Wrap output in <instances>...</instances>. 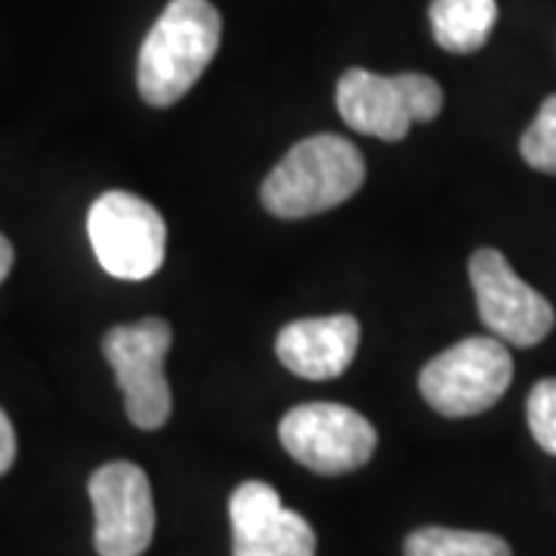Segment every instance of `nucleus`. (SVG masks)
<instances>
[{
    "label": "nucleus",
    "instance_id": "nucleus-1",
    "mask_svg": "<svg viewBox=\"0 0 556 556\" xmlns=\"http://www.w3.org/2000/svg\"><path fill=\"white\" fill-rule=\"evenodd\" d=\"M219 38L223 20L214 3L170 0L139 50V97L155 109L182 100L217 56Z\"/></svg>",
    "mask_w": 556,
    "mask_h": 556
},
{
    "label": "nucleus",
    "instance_id": "nucleus-2",
    "mask_svg": "<svg viewBox=\"0 0 556 556\" xmlns=\"http://www.w3.org/2000/svg\"><path fill=\"white\" fill-rule=\"evenodd\" d=\"M365 182V159L350 139L316 134L278 161L260 189L263 207L278 219H306L353 199Z\"/></svg>",
    "mask_w": 556,
    "mask_h": 556
},
{
    "label": "nucleus",
    "instance_id": "nucleus-3",
    "mask_svg": "<svg viewBox=\"0 0 556 556\" xmlns=\"http://www.w3.org/2000/svg\"><path fill=\"white\" fill-rule=\"evenodd\" d=\"M442 87L417 72L383 78L368 68H350L338 80V112L356 134L399 142L415 121H433L442 112Z\"/></svg>",
    "mask_w": 556,
    "mask_h": 556
},
{
    "label": "nucleus",
    "instance_id": "nucleus-4",
    "mask_svg": "<svg viewBox=\"0 0 556 556\" xmlns=\"http://www.w3.org/2000/svg\"><path fill=\"white\" fill-rule=\"evenodd\" d=\"M174 343V328L164 318L115 325L102 338V356L112 365L124 393V408L139 430H159L174 412L164 358Z\"/></svg>",
    "mask_w": 556,
    "mask_h": 556
},
{
    "label": "nucleus",
    "instance_id": "nucleus-5",
    "mask_svg": "<svg viewBox=\"0 0 556 556\" xmlns=\"http://www.w3.org/2000/svg\"><path fill=\"white\" fill-rule=\"evenodd\" d=\"M514 380V358L504 340L467 338L430 358L420 371L427 405L445 417H473L489 412Z\"/></svg>",
    "mask_w": 556,
    "mask_h": 556
},
{
    "label": "nucleus",
    "instance_id": "nucleus-6",
    "mask_svg": "<svg viewBox=\"0 0 556 556\" xmlns=\"http://www.w3.org/2000/svg\"><path fill=\"white\" fill-rule=\"evenodd\" d=\"M87 236L109 276L142 281L155 276L167 251V223L134 192H105L87 214Z\"/></svg>",
    "mask_w": 556,
    "mask_h": 556
},
{
    "label": "nucleus",
    "instance_id": "nucleus-7",
    "mask_svg": "<svg viewBox=\"0 0 556 556\" xmlns=\"http://www.w3.org/2000/svg\"><path fill=\"white\" fill-rule=\"evenodd\" d=\"M278 439L298 464L321 477L353 473L378 448V433L368 417L334 402H306L291 408L278 424Z\"/></svg>",
    "mask_w": 556,
    "mask_h": 556
},
{
    "label": "nucleus",
    "instance_id": "nucleus-8",
    "mask_svg": "<svg viewBox=\"0 0 556 556\" xmlns=\"http://www.w3.org/2000/svg\"><path fill=\"white\" fill-rule=\"evenodd\" d=\"M470 281L477 309L492 338L510 346H535L554 328V306L532 285L510 269L507 257L495 248H482L470 257Z\"/></svg>",
    "mask_w": 556,
    "mask_h": 556
},
{
    "label": "nucleus",
    "instance_id": "nucleus-9",
    "mask_svg": "<svg viewBox=\"0 0 556 556\" xmlns=\"http://www.w3.org/2000/svg\"><path fill=\"white\" fill-rule=\"evenodd\" d=\"M97 514L93 544L100 556H142L155 535V501L149 477L130 460H112L87 482Z\"/></svg>",
    "mask_w": 556,
    "mask_h": 556
},
{
    "label": "nucleus",
    "instance_id": "nucleus-10",
    "mask_svg": "<svg viewBox=\"0 0 556 556\" xmlns=\"http://www.w3.org/2000/svg\"><path fill=\"white\" fill-rule=\"evenodd\" d=\"M232 554L236 556H316V532L288 510L269 482H241L229 497Z\"/></svg>",
    "mask_w": 556,
    "mask_h": 556
},
{
    "label": "nucleus",
    "instance_id": "nucleus-11",
    "mask_svg": "<svg viewBox=\"0 0 556 556\" xmlns=\"http://www.w3.org/2000/svg\"><path fill=\"white\" fill-rule=\"evenodd\" d=\"M362 328L356 316L300 318L278 331L276 356L303 380L340 378L356 358Z\"/></svg>",
    "mask_w": 556,
    "mask_h": 556
},
{
    "label": "nucleus",
    "instance_id": "nucleus-12",
    "mask_svg": "<svg viewBox=\"0 0 556 556\" xmlns=\"http://www.w3.org/2000/svg\"><path fill=\"white\" fill-rule=\"evenodd\" d=\"M497 22L495 0H433L430 25L442 50L467 56L485 47Z\"/></svg>",
    "mask_w": 556,
    "mask_h": 556
},
{
    "label": "nucleus",
    "instance_id": "nucleus-13",
    "mask_svg": "<svg viewBox=\"0 0 556 556\" xmlns=\"http://www.w3.org/2000/svg\"><path fill=\"white\" fill-rule=\"evenodd\" d=\"M405 556H514L504 538L427 526L405 538Z\"/></svg>",
    "mask_w": 556,
    "mask_h": 556
},
{
    "label": "nucleus",
    "instance_id": "nucleus-14",
    "mask_svg": "<svg viewBox=\"0 0 556 556\" xmlns=\"http://www.w3.org/2000/svg\"><path fill=\"white\" fill-rule=\"evenodd\" d=\"M519 152L529 167L556 177V97L541 102L535 121L526 127V134L519 139Z\"/></svg>",
    "mask_w": 556,
    "mask_h": 556
},
{
    "label": "nucleus",
    "instance_id": "nucleus-15",
    "mask_svg": "<svg viewBox=\"0 0 556 556\" xmlns=\"http://www.w3.org/2000/svg\"><path fill=\"white\" fill-rule=\"evenodd\" d=\"M526 417H529V430L535 442L547 452L556 455V378L538 380L526 402Z\"/></svg>",
    "mask_w": 556,
    "mask_h": 556
},
{
    "label": "nucleus",
    "instance_id": "nucleus-16",
    "mask_svg": "<svg viewBox=\"0 0 556 556\" xmlns=\"http://www.w3.org/2000/svg\"><path fill=\"white\" fill-rule=\"evenodd\" d=\"M13 460H16V430L0 408V477L13 467Z\"/></svg>",
    "mask_w": 556,
    "mask_h": 556
},
{
    "label": "nucleus",
    "instance_id": "nucleus-17",
    "mask_svg": "<svg viewBox=\"0 0 556 556\" xmlns=\"http://www.w3.org/2000/svg\"><path fill=\"white\" fill-rule=\"evenodd\" d=\"M13 260H16V254H13V244L7 241V236H0V285L7 281V276H10V269H13Z\"/></svg>",
    "mask_w": 556,
    "mask_h": 556
}]
</instances>
